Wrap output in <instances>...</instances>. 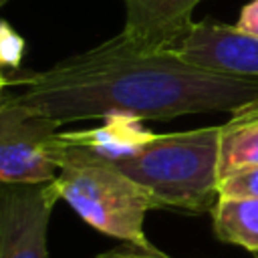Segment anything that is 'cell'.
<instances>
[{"label":"cell","mask_w":258,"mask_h":258,"mask_svg":"<svg viewBox=\"0 0 258 258\" xmlns=\"http://www.w3.org/2000/svg\"><path fill=\"white\" fill-rule=\"evenodd\" d=\"M2 91L60 125L111 115L143 121L232 113L258 99V77L202 69L175 48L143 46L121 30L44 71L2 73Z\"/></svg>","instance_id":"6da1fadb"},{"label":"cell","mask_w":258,"mask_h":258,"mask_svg":"<svg viewBox=\"0 0 258 258\" xmlns=\"http://www.w3.org/2000/svg\"><path fill=\"white\" fill-rule=\"evenodd\" d=\"M159 204L189 214L212 212L218 202L220 125L153 135L113 161Z\"/></svg>","instance_id":"7a4b0ae2"},{"label":"cell","mask_w":258,"mask_h":258,"mask_svg":"<svg viewBox=\"0 0 258 258\" xmlns=\"http://www.w3.org/2000/svg\"><path fill=\"white\" fill-rule=\"evenodd\" d=\"M50 157L58 165L52 181L58 198L89 226L121 242H149L143 222L159 204L145 187L113 161L64 141L60 131L50 141Z\"/></svg>","instance_id":"3957f363"},{"label":"cell","mask_w":258,"mask_h":258,"mask_svg":"<svg viewBox=\"0 0 258 258\" xmlns=\"http://www.w3.org/2000/svg\"><path fill=\"white\" fill-rule=\"evenodd\" d=\"M60 123L22 105L2 91L0 99V183H48L58 175L50 141Z\"/></svg>","instance_id":"277c9868"},{"label":"cell","mask_w":258,"mask_h":258,"mask_svg":"<svg viewBox=\"0 0 258 258\" xmlns=\"http://www.w3.org/2000/svg\"><path fill=\"white\" fill-rule=\"evenodd\" d=\"M54 183H2L0 258H48V222L58 202Z\"/></svg>","instance_id":"5b68a950"},{"label":"cell","mask_w":258,"mask_h":258,"mask_svg":"<svg viewBox=\"0 0 258 258\" xmlns=\"http://www.w3.org/2000/svg\"><path fill=\"white\" fill-rule=\"evenodd\" d=\"M175 50L208 71L258 77V36L242 32L236 24H222L208 18L194 22Z\"/></svg>","instance_id":"8992f818"},{"label":"cell","mask_w":258,"mask_h":258,"mask_svg":"<svg viewBox=\"0 0 258 258\" xmlns=\"http://www.w3.org/2000/svg\"><path fill=\"white\" fill-rule=\"evenodd\" d=\"M202 0H123V32L143 46L175 48L189 32L194 8Z\"/></svg>","instance_id":"52a82bcc"},{"label":"cell","mask_w":258,"mask_h":258,"mask_svg":"<svg viewBox=\"0 0 258 258\" xmlns=\"http://www.w3.org/2000/svg\"><path fill=\"white\" fill-rule=\"evenodd\" d=\"M155 133L143 127L141 119L131 115H111L105 117V125L97 129H81V131H60V137L93 155L105 157L109 161H117L143 143H147Z\"/></svg>","instance_id":"ba28073f"},{"label":"cell","mask_w":258,"mask_h":258,"mask_svg":"<svg viewBox=\"0 0 258 258\" xmlns=\"http://www.w3.org/2000/svg\"><path fill=\"white\" fill-rule=\"evenodd\" d=\"M254 165H258V99L232 111V119L220 125V177Z\"/></svg>","instance_id":"9c48e42d"},{"label":"cell","mask_w":258,"mask_h":258,"mask_svg":"<svg viewBox=\"0 0 258 258\" xmlns=\"http://www.w3.org/2000/svg\"><path fill=\"white\" fill-rule=\"evenodd\" d=\"M212 226L218 240L258 252V198H218Z\"/></svg>","instance_id":"30bf717a"},{"label":"cell","mask_w":258,"mask_h":258,"mask_svg":"<svg viewBox=\"0 0 258 258\" xmlns=\"http://www.w3.org/2000/svg\"><path fill=\"white\" fill-rule=\"evenodd\" d=\"M220 198H258V165L234 169L218 179Z\"/></svg>","instance_id":"8fae6325"},{"label":"cell","mask_w":258,"mask_h":258,"mask_svg":"<svg viewBox=\"0 0 258 258\" xmlns=\"http://www.w3.org/2000/svg\"><path fill=\"white\" fill-rule=\"evenodd\" d=\"M24 54V40L16 30L8 24L2 22L0 26V60H2V71H12L16 73L20 69V60Z\"/></svg>","instance_id":"7c38bea8"},{"label":"cell","mask_w":258,"mask_h":258,"mask_svg":"<svg viewBox=\"0 0 258 258\" xmlns=\"http://www.w3.org/2000/svg\"><path fill=\"white\" fill-rule=\"evenodd\" d=\"M95 258H171L151 242H121L119 246L97 254Z\"/></svg>","instance_id":"4fadbf2b"},{"label":"cell","mask_w":258,"mask_h":258,"mask_svg":"<svg viewBox=\"0 0 258 258\" xmlns=\"http://www.w3.org/2000/svg\"><path fill=\"white\" fill-rule=\"evenodd\" d=\"M236 28H240L246 34L258 36V0H252L246 6H242Z\"/></svg>","instance_id":"5bb4252c"},{"label":"cell","mask_w":258,"mask_h":258,"mask_svg":"<svg viewBox=\"0 0 258 258\" xmlns=\"http://www.w3.org/2000/svg\"><path fill=\"white\" fill-rule=\"evenodd\" d=\"M6 2H8V0H0V4H2V6H4V4H6Z\"/></svg>","instance_id":"9a60e30c"}]
</instances>
